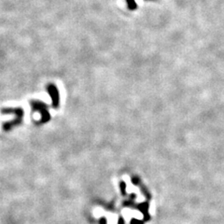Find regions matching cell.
I'll list each match as a JSON object with an SVG mask.
<instances>
[{
	"mask_svg": "<svg viewBox=\"0 0 224 224\" xmlns=\"http://www.w3.org/2000/svg\"><path fill=\"white\" fill-rule=\"evenodd\" d=\"M126 2H127L130 9H135L136 7V4L135 0H126Z\"/></svg>",
	"mask_w": 224,
	"mask_h": 224,
	"instance_id": "3957f363",
	"label": "cell"
},
{
	"mask_svg": "<svg viewBox=\"0 0 224 224\" xmlns=\"http://www.w3.org/2000/svg\"><path fill=\"white\" fill-rule=\"evenodd\" d=\"M30 105L31 107H33L34 110H36V111H39L40 114L42 115V121H47V119L49 118V115H48V111L46 110L44 105L38 101H31L30 102Z\"/></svg>",
	"mask_w": 224,
	"mask_h": 224,
	"instance_id": "7a4b0ae2",
	"label": "cell"
},
{
	"mask_svg": "<svg viewBox=\"0 0 224 224\" xmlns=\"http://www.w3.org/2000/svg\"><path fill=\"white\" fill-rule=\"evenodd\" d=\"M0 112L2 114H13L14 118L12 121L6 122L3 123L2 128L5 132L10 131L12 128H14L17 125H20L22 122V118H23V109L21 107H2L0 109Z\"/></svg>",
	"mask_w": 224,
	"mask_h": 224,
	"instance_id": "6da1fadb",
	"label": "cell"
}]
</instances>
